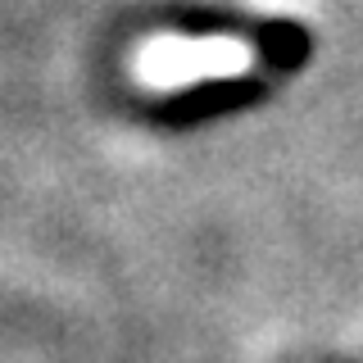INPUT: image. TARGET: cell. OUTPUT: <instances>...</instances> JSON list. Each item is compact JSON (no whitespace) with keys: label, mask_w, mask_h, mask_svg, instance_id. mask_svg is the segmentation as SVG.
<instances>
[{"label":"cell","mask_w":363,"mask_h":363,"mask_svg":"<svg viewBox=\"0 0 363 363\" xmlns=\"http://www.w3.org/2000/svg\"><path fill=\"white\" fill-rule=\"evenodd\" d=\"M259 68V45L236 32H150L128 50L132 86L182 96L213 82H241Z\"/></svg>","instance_id":"1"}]
</instances>
